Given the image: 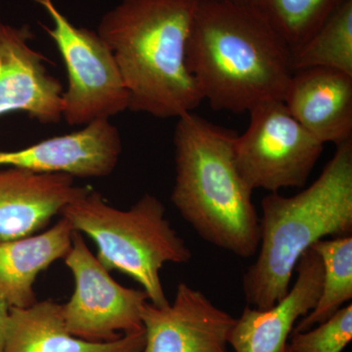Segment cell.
<instances>
[{"label": "cell", "instance_id": "cell-19", "mask_svg": "<svg viewBox=\"0 0 352 352\" xmlns=\"http://www.w3.org/2000/svg\"><path fill=\"white\" fill-rule=\"evenodd\" d=\"M347 0H261L258 12L292 53L318 31Z\"/></svg>", "mask_w": 352, "mask_h": 352}, {"label": "cell", "instance_id": "cell-9", "mask_svg": "<svg viewBox=\"0 0 352 352\" xmlns=\"http://www.w3.org/2000/svg\"><path fill=\"white\" fill-rule=\"evenodd\" d=\"M145 344L141 352H228L236 319L201 291L182 282L173 303L147 302L141 311Z\"/></svg>", "mask_w": 352, "mask_h": 352}, {"label": "cell", "instance_id": "cell-11", "mask_svg": "<svg viewBox=\"0 0 352 352\" xmlns=\"http://www.w3.org/2000/svg\"><path fill=\"white\" fill-rule=\"evenodd\" d=\"M122 144L110 120H94L80 131L45 139L16 151L0 150V166L46 175L97 178L110 175L119 163Z\"/></svg>", "mask_w": 352, "mask_h": 352}, {"label": "cell", "instance_id": "cell-10", "mask_svg": "<svg viewBox=\"0 0 352 352\" xmlns=\"http://www.w3.org/2000/svg\"><path fill=\"white\" fill-rule=\"evenodd\" d=\"M32 38L29 25L0 22V117L23 112L39 124H56L63 119V85L48 74Z\"/></svg>", "mask_w": 352, "mask_h": 352}, {"label": "cell", "instance_id": "cell-4", "mask_svg": "<svg viewBox=\"0 0 352 352\" xmlns=\"http://www.w3.org/2000/svg\"><path fill=\"white\" fill-rule=\"evenodd\" d=\"M258 254L245 273L248 305L267 309L287 295L296 264L318 241L352 233V139L337 145L309 187L295 196L270 193L261 201Z\"/></svg>", "mask_w": 352, "mask_h": 352}, {"label": "cell", "instance_id": "cell-12", "mask_svg": "<svg viewBox=\"0 0 352 352\" xmlns=\"http://www.w3.org/2000/svg\"><path fill=\"white\" fill-rule=\"evenodd\" d=\"M295 284L282 300L267 309L247 305L229 336L235 352H287L295 324L314 309L320 296L323 264L308 250L296 266Z\"/></svg>", "mask_w": 352, "mask_h": 352}, {"label": "cell", "instance_id": "cell-1", "mask_svg": "<svg viewBox=\"0 0 352 352\" xmlns=\"http://www.w3.org/2000/svg\"><path fill=\"white\" fill-rule=\"evenodd\" d=\"M187 66L215 111L242 113L284 101L292 51L254 9L200 0L187 43Z\"/></svg>", "mask_w": 352, "mask_h": 352}, {"label": "cell", "instance_id": "cell-16", "mask_svg": "<svg viewBox=\"0 0 352 352\" xmlns=\"http://www.w3.org/2000/svg\"><path fill=\"white\" fill-rule=\"evenodd\" d=\"M75 232L64 217L41 233L0 240V298L10 307L25 308L38 302L34 284L39 273L64 258Z\"/></svg>", "mask_w": 352, "mask_h": 352}, {"label": "cell", "instance_id": "cell-22", "mask_svg": "<svg viewBox=\"0 0 352 352\" xmlns=\"http://www.w3.org/2000/svg\"><path fill=\"white\" fill-rule=\"evenodd\" d=\"M219 1L227 2V3L234 4V6L254 9V10L258 11L261 3V0H219Z\"/></svg>", "mask_w": 352, "mask_h": 352}, {"label": "cell", "instance_id": "cell-23", "mask_svg": "<svg viewBox=\"0 0 352 352\" xmlns=\"http://www.w3.org/2000/svg\"><path fill=\"white\" fill-rule=\"evenodd\" d=\"M287 352H293V351H291V349H289V344H288V351H287Z\"/></svg>", "mask_w": 352, "mask_h": 352}, {"label": "cell", "instance_id": "cell-15", "mask_svg": "<svg viewBox=\"0 0 352 352\" xmlns=\"http://www.w3.org/2000/svg\"><path fill=\"white\" fill-rule=\"evenodd\" d=\"M144 344V328L113 342L76 338L67 330L62 305L47 300L10 307L2 352H141Z\"/></svg>", "mask_w": 352, "mask_h": 352}, {"label": "cell", "instance_id": "cell-18", "mask_svg": "<svg viewBox=\"0 0 352 352\" xmlns=\"http://www.w3.org/2000/svg\"><path fill=\"white\" fill-rule=\"evenodd\" d=\"M294 72L328 68L352 75V0L335 13L298 50L292 53Z\"/></svg>", "mask_w": 352, "mask_h": 352}, {"label": "cell", "instance_id": "cell-2", "mask_svg": "<svg viewBox=\"0 0 352 352\" xmlns=\"http://www.w3.org/2000/svg\"><path fill=\"white\" fill-rule=\"evenodd\" d=\"M199 2L122 0L102 17L97 32L119 67L129 110L178 119L204 101L186 60Z\"/></svg>", "mask_w": 352, "mask_h": 352}, {"label": "cell", "instance_id": "cell-13", "mask_svg": "<svg viewBox=\"0 0 352 352\" xmlns=\"http://www.w3.org/2000/svg\"><path fill=\"white\" fill-rule=\"evenodd\" d=\"M90 188L75 177L46 175L17 168L0 170V240L34 235L61 214L67 205Z\"/></svg>", "mask_w": 352, "mask_h": 352}, {"label": "cell", "instance_id": "cell-14", "mask_svg": "<svg viewBox=\"0 0 352 352\" xmlns=\"http://www.w3.org/2000/svg\"><path fill=\"white\" fill-rule=\"evenodd\" d=\"M284 103L314 138L336 146L352 139V75L328 68L294 72Z\"/></svg>", "mask_w": 352, "mask_h": 352}, {"label": "cell", "instance_id": "cell-6", "mask_svg": "<svg viewBox=\"0 0 352 352\" xmlns=\"http://www.w3.org/2000/svg\"><path fill=\"white\" fill-rule=\"evenodd\" d=\"M43 6L53 28L41 25L56 44L68 75L63 94V119L83 126L129 110V95L112 50L98 32L78 28L60 12L53 0H32Z\"/></svg>", "mask_w": 352, "mask_h": 352}, {"label": "cell", "instance_id": "cell-7", "mask_svg": "<svg viewBox=\"0 0 352 352\" xmlns=\"http://www.w3.org/2000/svg\"><path fill=\"white\" fill-rule=\"evenodd\" d=\"M251 122L234 145L240 175L254 191L270 193L303 187L324 144L293 117L284 101L261 104L250 111Z\"/></svg>", "mask_w": 352, "mask_h": 352}, {"label": "cell", "instance_id": "cell-8", "mask_svg": "<svg viewBox=\"0 0 352 352\" xmlns=\"http://www.w3.org/2000/svg\"><path fill=\"white\" fill-rule=\"evenodd\" d=\"M65 264L75 279V291L62 305L69 333L94 342L119 340L142 330L141 311L149 302L142 289L118 283L90 251L82 234L75 231Z\"/></svg>", "mask_w": 352, "mask_h": 352}, {"label": "cell", "instance_id": "cell-21", "mask_svg": "<svg viewBox=\"0 0 352 352\" xmlns=\"http://www.w3.org/2000/svg\"><path fill=\"white\" fill-rule=\"evenodd\" d=\"M9 312H10V307L8 303L3 298H0V352L3 351Z\"/></svg>", "mask_w": 352, "mask_h": 352}, {"label": "cell", "instance_id": "cell-3", "mask_svg": "<svg viewBox=\"0 0 352 352\" xmlns=\"http://www.w3.org/2000/svg\"><path fill=\"white\" fill-rule=\"evenodd\" d=\"M237 135L194 112L178 118L170 200L206 242L248 258L258 252L261 231L252 190L236 164Z\"/></svg>", "mask_w": 352, "mask_h": 352}, {"label": "cell", "instance_id": "cell-5", "mask_svg": "<svg viewBox=\"0 0 352 352\" xmlns=\"http://www.w3.org/2000/svg\"><path fill=\"white\" fill-rule=\"evenodd\" d=\"M74 230L97 245L96 258L108 271L118 270L135 280L156 307L168 305L161 280L166 263H186L192 252L166 217L156 196L145 194L129 210L109 205L90 190L62 210Z\"/></svg>", "mask_w": 352, "mask_h": 352}, {"label": "cell", "instance_id": "cell-20", "mask_svg": "<svg viewBox=\"0 0 352 352\" xmlns=\"http://www.w3.org/2000/svg\"><path fill=\"white\" fill-rule=\"evenodd\" d=\"M289 339L293 352H342L352 340L351 302L316 327L292 333Z\"/></svg>", "mask_w": 352, "mask_h": 352}, {"label": "cell", "instance_id": "cell-17", "mask_svg": "<svg viewBox=\"0 0 352 352\" xmlns=\"http://www.w3.org/2000/svg\"><path fill=\"white\" fill-rule=\"evenodd\" d=\"M311 249L323 264L321 293L314 309L298 321L293 332L327 321L352 298V236L320 240Z\"/></svg>", "mask_w": 352, "mask_h": 352}]
</instances>
